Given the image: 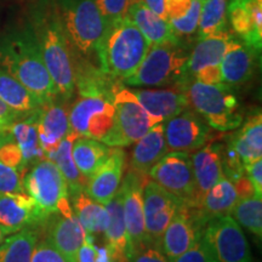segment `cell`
Returning a JSON list of instances; mask_svg holds the SVG:
<instances>
[{"instance_id":"1","label":"cell","mask_w":262,"mask_h":262,"mask_svg":"<svg viewBox=\"0 0 262 262\" xmlns=\"http://www.w3.org/2000/svg\"><path fill=\"white\" fill-rule=\"evenodd\" d=\"M29 26L58 97L68 101L75 90V61L56 2L39 0L31 11Z\"/></svg>"},{"instance_id":"2","label":"cell","mask_w":262,"mask_h":262,"mask_svg":"<svg viewBox=\"0 0 262 262\" xmlns=\"http://www.w3.org/2000/svg\"><path fill=\"white\" fill-rule=\"evenodd\" d=\"M0 68L24 84L42 104L58 97L29 24L0 35Z\"/></svg>"},{"instance_id":"3","label":"cell","mask_w":262,"mask_h":262,"mask_svg":"<svg viewBox=\"0 0 262 262\" xmlns=\"http://www.w3.org/2000/svg\"><path fill=\"white\" fill-rule=\"evenodd\" d=\"M149 47L145 35L126 17L108 26L96 56L104 73L123 81L135 73Z\"/></svg>"},{"instance_id":"4","label":"cell","mask_w":262,"mask_h":262,"mask_svg":"<svg viewBox=\"0 0 262 262\" xmlns=\"http://www.w3.org/2000/svg\"><path fill=\"white\" fill-rule=\"evenodd\" d=\"M189 52L182 40L152 44L135 73L122 83L140 88H163L182 83L188 78Z\"/></svg>"},{"instance_id":"5","label":"cell","mask_w":262,"mask_h":262,"mask_svg":"<svg viewBox=\"0 0 262 262\" xmlns=\"http://www.w3.org/2000/svg\"><path fill=\"white\" fill-rule=\"evenodd\" d=\"M62 25L72 50L80 57L97 55L108 25L95 0H57Z\"/></svg>"},{"instance_id":"6","label":"cell","mask_w":262,"mask_h":262,"mask_svg":"<svg viewBox=\"0 0 262 262\" xmlns=\"http://www.w3.org/2000/svg\"><path fill=\"white\" fill-rule=\"evenodd\" d=\"M189 107L198 113L211 129L226 133L237 130L243 123L239 102L227 84H203L188 77L186 80Z\"/></svg>"},{"instance_id":"7","label":"cell","mask_w":262,"mask_h":262,"mask_svg":"<svg viewBox=\"0 0 262 262\" xmlns=\"http://www.w3.org/2000/svg\"><path fill=\"white\" fill-rule=\"evenodd\" d=\"M116 119L113 129L102 142L110 147H126L139 141L150 127L162 123L141 106L133 90L118 80L113 89Z\"/></svg>"},{"instance_id":"8","label":"cell","mask_w":262,"mask_h":262,"mask_svg":"<svg viewBox=\"0 0 262 262\" xmlns=\"http://www.w3.org/2000/svg\"><path fill=\"white\" fill-rule=\"evenodd\" d=\"M148 178L178 199L181 205L196 208L195 181L189 153L168 152L150 169Z\"/></svg>"},{"instance_id":"9","label":"cell","mask_w":262,"mask_h":262,"mask_svg":"<svg viewBox=\"0 0 262 262\" xmlns=\"http://www.w3.org/2000/svg\"><path fill=\"white\" fill-rule=\"evenodd\" d=\"M116 107L113 96L86 95L79 96L70 110V125L79 136L102 142L113 129Z\"/></svg>"},{"instance_id":"10","label":"cell","mask_w":262,"mask_h":262,"mask_svg":"<svg viewBox=\"0 0 262 262\" xmlns=\"http://www.w3.org/2000/svg\"><path fill=\"white\" fill-rule=\"evenodd\" d=\"M24 191L45 216L57 211L61 201L68 198L67 182L52 160L44 158L32 166L24 176Z\"/></svg>"},{"instance_id":"11","label":"cell","mask_w":262,"mask_h":262,"mask_svg":"<svg viewBox=\"0 0 262 262\" xmlns=\"http://www.w3.org/2000/svg\"><path fill=\"white\" fill-rule=\"evenodd\" d=\"M206 224L208 221L199 209L180 205L160 238V250L169 261L173 260L202 238Z\"/></svg>"},{"instance_id":"12","label":"cell","mask_w":262,"mask_h":262,"mask_svg":"<svg viewBox=\"0 0 262 262\" xmlns=\"http://www.w3.org/2000/svg\"><path fill=\"white\" fill-rule=\"evenodd\" d=\"M149 178L129 169L123 178L120 189L123 194V212L126 226L129 258L140 248L152 244L146 233L143 216V186Z\"/></svg>"},{"instance_id":"13","label":"cell","mask_w":262,"mask_h":262,"mask_svg":"<svg viewBox=\"0 0 262 262\" xmlns=\"http://www.w3.org/2000/svg\"><path fill=\"white\" fill-rule=\"evenodd\" d=\"M204 235L219 262H254L243 229L231 215L209 221Z\"/></svg>"},{"instance_id":"14","label":"cell","mask_w":262,"mask_h":262,"mask_svg":"<svg viewBox=\"0 0 262 262\" xmlns=\"http://www.w3.org/2000/svg\"><path fill=\"white\" fill-rule=\"evenodd\" d=\"M44 237L61 251L70 262H77V254L83 245L86 232L72 209L70 196L61 201L57 211L49 215L45 221Z\"/></svg>"},{"instance_id":"15","label":"cell","mask_w":262,"mask_h":262,"mask_svg":"<svg viewBox=\"0 0 262 262\" xmlns=\"http://www.w3.org/2000/svg\"><path fill=\"white\" fill-rule=\"evenodd\" d=\"M233 35L231 32L219 33L210 37L199 38L189 52L187 63L188 77L203 84H220V64L228 42Z\"/></svg>"},{"instance_id":"16","label":"cell","mask_w":262,"mask_h":262,"mask_svg":"<svg viewBox=\"0 0 262 262\" xmlns=\"http://www.w3.org/2000/svg\"><path fill=\"white\" fill-rule=\"evenodd\" d=\"M164 134L169 152L194 153L209 143L211 127L198 113L187 108L164 122Z\"/></svg>"},{"instance_id":"17","label":"cell","mask_w":262,"mask_h":262,"mask_svg":"<svg viewBox=\"0 0 262 262\" xmlns=\"http://www.w3.org/2000/svg\"><path fill=\"white\" fill-rule=\"evenodd\" d=\"M181 205L158 183L148 179L143 186V216L146 233L149 242L159 247L166 226Z\"/></svg>"},{"instance_id":"18","label":"cell","mask_w":262,"mask_h":262,"mask_svg":"<svg viewBox=\"0 0 262 262\" xmlns=\"http://www.w3.org/2000/svg\"><path fill=\"white\" fill-rule=\"evenodd\" d=\"M125 163V152L122 147H111L110 155L88 180L85 192L94 201L106 205L122 185Z\"/></svg>"},{"instance_id":"19","label":"cell","mask_w":262,"mask_h":262,"mask_svg":"<svg viewBox=\"0 0 262 262\" xmlns=\"http://www.w3.org/2000/svg\"><path fill=\"white\" fill-rule=\"evenodd\" d=\"M227 17L239 40L261 52L262 0H227Z\"/></svg>"},{"instance_id":"20","label":"cell","mask_w":262,"mask_h":262,"mask_svg":"<svg viewBox=\"0 0 262 262\" xmlns=\"http://www.w3.org/2000/svg\"><path fill=\"white\" fill-rule=\"evenodd\" d=\"M186 80L164 89H136L133 93L150 116L166 122L189 108Z\"/></svg>"},{"instance_id":"21","label":"cell","mask_w":262,"mask_h":262,"mask_svg":"<svg viewBox=\"0 0 262 262\" xmlns=\"http://www.w3.org/2000/svg\"><path fill=\"white\" fill-rule=\"evenodd\" d=\"M37 129L42 152L49 158L71 131L70 110L58 97L39 108Z\"/></svg>"},{"instance_id":"22","label":"cell","mask_w":262,"mask_h":262,"mask_svg":"<svg viewBox=\"0 0 262 262\" xmlns=\"http://www.w3.org/2000/svg\"><path fill=\"white\" fill-rule=\"evenodd\" d=\"M47 216L27 193L0 194V227L12 234L29 226L42 225Z\"/></svg>"},{"instance_id":"23","label":"cell","mask_w":262,"mask_h":262,"mask_svg":"<svg viewBox=\"0 0 262 262\" xmlns=\"http://www.w3.org/2000/svg\"><path fill=\"white\" fill-rule=\"evenodd\" d=\"M257 55L260 52L239 39L232 38L220 64L222 83L229 86H238L250 80L256 68Z\"/></svg>"},{"instance_id":"24","label":"cell","mask_w":262,"mask_h":262,"mask_svg":"<svg viewBox=\"0 0 262 262\" xmlns=\"http://www.w3.org/2000/svg\"><path fill=\"white\" fill-rule=\"evenodd\" d=\"M222 155L224 145L220 142H210L191 156L195 181L196 208L205 193L224 176Z\"/></svg>"},{"instance_id":"25","label":"cell","mask_w":262,"mask_h":262,"mask_svg":"<svg viewBox=\"0 0 262 262\" xmlns=\"http://www.w3.org/2000/svg\"><path fill=\"white\" fill-rule=\"evenodd\" d=\"M169 152L164 134V122L147 131L139 141H136L131 152L130 170L140 175L148 176L150 169Z\"/></svg>"},{"instance_id":"26","label":"cell","mask_w":262,"mask_h":262,"mask_svg":"<svg viewBox=\"0 0 262 262\" xmlns=\"http://www.w3.org/2000/svg\"><path fill=\"white\" fill-rule=\"evenodd\" d=\"M126 17L140 29L150 45L182 40L175 34L169 22L153 12L143 0H131Z\"/></svg>"},{"instance_id":"27","label":"cell","mask_w":262,"mask_h":262,"mask_svg":"<svg viewBox=\"0 0 262 262\" xmlns=\"http://www.w3.org/2000/svg\"><path fill=\"white\" fill-rule=\"evenodd\" d=\"M110 214V222L104 231L106 245L112 254L114 262L129 261V243H127L126 226L123 212L122 189H118L116 195L106 204Z\"/></svg>"},{"instance_id":"28","label":"cell","mask_w":262,"mask_h":262,"mask_svg":"<svg viewBox=\"0 0 262 262\" xmlns=\"http://www.w3.org/2000/svg\"><path fill=\"white\" fill-rule=\"evenodd\" d=\"M38 111L34 113L28 114V116L18 118L17 120H15L11 124V126L9 129L16 145L21 149L22 157H24V165L26 172L34 164H37L39 160L45 158V155L41 149L40 141H39L38 136Z\"/></svg>"},{"instance_id":"29","label":"cell","mask_w":262,"mask_h":262,"mask_svg":"<svg viewBox=\"0 0 262 262\" xmlns=\"http://www.w3.org/2000/svg\"><path fill=\"white\" fill-rule=\"evenodd\" d=\"M228 142L237 152L243 165L262 158V116L260 111L249 117L244 125L229 136Z\"/></svg>"},{"instance_id":"30","label":"cell","mask_w":262,"mask_h":262,"mask_svg":"<svg viewBox=\"0 0 262 262\" xmlns=\"http://www.w3.org/2000/svg\"><path fill=\"white\" fill-rule=\"evenodd\" d=\"M238 199L233 182L224 175L205 193L196 209H199L205 220L209 222L212 219L231 215Z\"/></svg>"},{"instance_id":"31","label":"cell","mask_w":262,"mask_h":262,"mask_svg":"<svg viewBox=\"0 0 262 262\" xmlns=\"http://www.w3.org/2000/svg\"><path fill=\"white\" fill-rule=\"evenodd\" d=\"M71 205L74 215L89 235L103 234L106 231L110 214L106 205L94 201L85 191L71 195Z\"/></svg>"},{"instance_id":"32","label":"cell","mask_w":262,"mask_h":262,"mask_svg":"<svg viewBox=\"0 0 262 262\" xmlns=\"http://www.w3.org/2000/svg\"><path fill=\"white\" fill-rule=\"evenodd\" d=\"M0 101L19 116L37 112L41 102L24 84L0 68Z\"/></svg>"},{"instance_id":"33","label":"cell","mask_w":262,"mask_h":262,"mask_svg":"<svg viewBox=\"0 0 262 262\" xmlns=\"http://www.w3.org/2000/svg\"><path fill=\"white\" fill-rule=\"evenodd\" d=\"M166 21L179 38L194 34L202 10L201 0H164Z\"/></svg>"},{"instance_id":"34","label":"cell","mask_w":262,"mask_h":262,"mask_svg":"<svg viewBox=\"0 0 262 262\" xmlns=\"http://www.w3.org/2000/svg\"><path fill=\"white\" fill-rule=\"evenodd\" d=\"M40 226H29L5 237L0 243V262H31L35 244L41 237Z\"/></svg>"},{"instance_id":"35","label":"cell","mask_w":262,"mask_h":262,"mask_svg":"<svg viewBox=\"0 0 262 262\" xmlns=\"http://www.w3.org/2000/svg\"><path fill=\"white\" fill-rule=\"evenodd\" d=\"M79 135L71 129L68 135L61 141L56 150L48 158L56 164L57 168L60 169L61 173L63 175L66 182H67L68 195L70 196L77 194L81 191H85L88 183V180L78 170L73 157H72V147H73L74 140Z\"/></svg>"},{"instance_id":"36","label":"cell","mask_w":262,"mask_h":262,"mask_svg":"<svg viewBox=\"0 0 262 262\" xmlns=\"http://www.w3.org/2000/svg\"><path fill=\"white\" fill-rule=\"evenodd\" d=\"M110 150L111 147L101 141L78 136L72 147V157L81 175L89 180L110 155Z\"/></svg>"},{"instance_id":"37","label":"cell","mask_w":262,"mask_h":262,"mask_svg":"<svg viewBox=\"0 0 262 262\" xmlns=\"http://www.w3.org/2000/svg\"><path fill=\"white\" fill-rule=\"evenodd\" d=\"M227 0H204L196 28L199 38L227 32Z\"/></svg>"},{"instance_id":"38","label":"cell","mask_w":262,"mask_h":262,"mask_svg":"<svg viewBox=\"0 0 262 262\" xmlns=\"http://www.w3.org/2000/svg\"><path fill=\"white\" fill-rule=\"evenodd\" d=\"M232 217L241 227L247 228L255 237L262 238V196L253 194L238 199L232 210Z\"/></svg>"},{"instance_id":"39","label":"cell","mask_w":262,"mask_h":262,"mask_svg":"<svg viewBox=\"0 0 262 262\" xmlns=\"http://www.w3.org/2000/svg\"><path fill=\"white\" fill-rule=\"evenodd\" d=\"M170 262H219L210 243L204 234L191 249Z\"/></svg>"},{"instance_id":"40","label":"cell","mask_w":262,"mask_h":262,"mask_svg":"<svg viewBox=\"0 0 262 262\" xmlns=\"http://www.w3.org/2000/svg\"><path fill=\"white\" fill-rule=\"evenodd\" d=\"M107 25L126 18L131 0H95Z\"/></svg>"},{"instance_id":"41","label":"cell","mask_w":262,"mask_h":262,"mask_svg":"<svg viewBox=\"0 0 262 262\" xmlns=\"http://www.w3.org/2000/svg\"><path fill=\"white\" fill-rule=\"evenodd\" d=\"M24 191V175L15 168L0 162V194Z\"/></svg>"},{"instance_id":"42","label":"cell","mask_w":262,"mask_h":262,"mask_svg":"<svg viewBox=\"0 0 262 262\" xmlns=\"http://www.w3.org/2000/svg\"><path fill=\"white\" fill-rule=\"evenodd\" d=\"M31 262H70L61 251H58L50 241L40 237L33 250Z\"/></svg>"},{"instance_id":"43","label":"cell","mask_w":262,"mask_h":262,"mask_svg":"<svg viewBox=\"0 0 262 262\" xmlns=\"http://www.w3.org/2000/svg\"><path fill=\"white\" fill-rule=\"evenodd\" d=\"M0 162L18 170L25 176L26 171L24 165V157H22L21 149L18 148V146L16 145L14 140L9 141L5 145L0 147Z\"/></svg>"},{"instance_id":"44","label":"cell","mask_w":262,"mask_h":262,"mask_svg":"<svg viewBox=\"0 0 262 262\" xmlns=\"http://www.w3.org/2000/svg\"><path fill=\"white\" fill-rule=\"evenodd\" d=\"M127 262H170L156 244H147L131 255Z\"/></svg>"},{"instance_id":"45","label":"cell","mask_w":262,"mask_h":262,"mask_svg":"<svg viewBox=\"0 0 262 262\" xmlns=\"http://www.w3.org/2000/svg\"><path fill=\"white\" fill-rule=\"evenodd\" d=\"M244 171L253 186L255 194L262 196V158L245 164Z\"/></svg>"},{"instance_id":"46","label":"cell","mask_w":262,"mask_h":262,"mask_svg":"<svg viewBox=\"0 0 262 262\" xmlns=\"http://www.w3.org/2000/svg\"><path fill=\"white\" fill-rule=\"evenodd\" d=\"M21 117L25 116H19V114L14 112L12 110H10L6 104L0 101V133L2 131H9L11 124Z\"/></svg>"},{"instance_id":"47","label":"cell","mask_w":262,"mask_h":262,"mask_svg":"<svg viewBox=\"0 0 262 262\" xmlns=\"http://www.w3.org/2000/svg\"><path fill=\"white\" fill-rule=\"evenodd\" d=\"M143 3L152 10L153 12H156L157 15H159L160 17L166 19L165 15V8H164V0H143Z\"/></svg>"},{"instance_id":"48","label":"cell","mask_w":262,"mask_h":262,"mask_svg":"<svg viewBox=\"0 0 262 262\" xmlns=\"http://www.w3.org/2000/svg\"><path fill=\"white\" fill-rule=\"evenodd\" d=\"M95 248H96L97 262H114L112 254H111L110 249L106 244L102 245V247H98V245L95 244Z\"/></svg>"},{"instance_id":"49","label":"cell","mask_w":262,"mask_h":262,"mask_svg":"<svg viewBox=\"0 0 262 262\" xmlns=\"http://www.w3.org/2000/svg\"><path fill=\"white\" fill-rule=\"evenodd\" d=\"M14 139H12V135L11 133L9 131H2L0 133V147H2L3 145H5L6 142H9V141H12Z\"/></svg>"},{"instance_id":"50","label":"cell","mask_w":262,"mask_h":262,"mask_svg":"<svg viewBox=\"0 0 262 262\" xmlns=\"http://www.w3.org/2000/svg\"><path fill=\"white\" fill-rule=\"evenodd\" d=\"M5 237H8V234L5 233V231H4V229H3L2 227H0V243H2V242L4 241Z\"/></svg>"},{"instance_id":"51","label":"cell","mask_w":262,"mask_h":262,"mask_svg":"<svg viewBox=\"0 0 262 262\" xmlns=\"http://www.w3.org/2000/svg\"><path fill=\"white\" fill-rule=\"evenodd\" d=\"M201 2H202V3H203V2H204V0H201Z\"/></svg>"}]
</instances>
